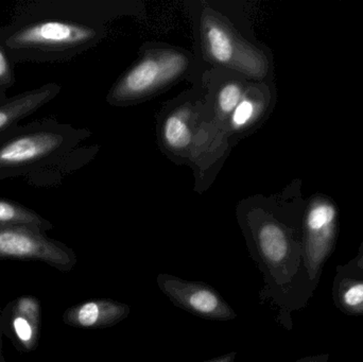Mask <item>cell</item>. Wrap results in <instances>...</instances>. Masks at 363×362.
Here are the masks:
<instances>
[{
    "instance_id": "obj_18",
    "label": "cell",
    "mask_w": 363,
    "mask_h": 362,
    "mask_svg": "<svg viewBox=\"0 0 363 362\" xmlns=\"http://www.w3.org/2000/svg\"><path fill=\"white\" fill-rule=\"evenodd\" d=\"M236 352H230L228 353V354L222 355V356L217 357V358L211 359V361L204 362H234L235 359H236Z\"/></svg>"
},
{
    "instance_id": "obj_20",
    "label": "cell",
    "mask_w": 363,
    "mask_h": 362,
    "mask_svg": "<svg viewBox=\"0 0 363 362\" xmlns=\"http://www.w3.org/2000/svg\"><path fill=\"white\" fill-rule=\"evenodd\" d=\"M6 98H8V96H0V103H1V102H4V100L6 99Z\"/></svg>"
},
{
    "instance_id": "obj_8",
    "label": "cell",
    "mask_w": 363,
    "mask_h": 362,
    "mask_svg": "<svg viewBox=\"0 0 363 362\" xmlns=\"http://www.w3.org/2000/svg\"><path fill=\"white\" fill-rule=\"evenodd\" d=\"M61 91V85L47 83L42 86L8 97L0 103V132L19 125L23 119L52 101Z\"/></svg>"
},
{
    "instance_id": "obj_15",
    "label": "cell",
    "mask_w": 363,
    "mask_h": 362,
    "mask_svg": "<svg viewBox=\"0 0 363 362\" xmlns=\"http://www.w3.org/2000/svg\"><path fill=\"white\" fill-rule=\"evenodd\" d=\"M256 104L253 100L242 99L234 112L232 113V125L234 128H245L255 117Z\"/></svg>"
},
{
    "instance_id": "obj_6",
    "label": "cell",
    "mask_w": 363,
    "mask_h": 362,
    "mask_svg": "<svg viewBox=\"0 0 363 362\" xmlns=\"http://www.w3.org/2000/svg\"><path fill=\"white\" fill-rule=\"evenodd\" d=\"M42 308L33 295H21L6 304L0 314V327L21 353L36 350L40 335Z\"/></svg>"
},
{
    "instance_id": "obj_5",
    "label": "cell",
    "mask_w": 363,
    "mask_h": 362,
    "mask_svg": "<svg viewBox=\"0 0 363 362\" xmlns=\"http://www.w3.org/2000/svg\"><path fill=\"white\" fill-rule=\"evenodd\" d=\"M187 63L185 55L174 51L149 55L125 74L117 86L116 97L125 100L146 95L180 76Z\"/></svg>"
},
{
    "instance_id": "obj_16",
    "label": "cell",
    "mask_w": 363,
    "mask_h": 362,
    "mask_svg": "<svg viewBox=\"0 0 363 362\" xmlns=\"http://www.w3.org/2000/svg\"><path fill=\"white\" fill-rule=\"evenodd\" d=\"M337 273L363 278V244L355 259L336 268Z\"/></svg>"
},
{
    "instance_id": "obj_13",
    "label": "cell",
    "mask_w": 363,
    "mask_h": 362,
    "mask_svg": "<svg viewBox=\"0 0 363 362\" xmlns=\"http://www.w3.org/2000/svg\"><path fill=\"white\" fill-rule=\"evenodd\" d=\"M242 99V87L238 83H228L220 91L218 106L224 114H232Z\"/></svg>"
},
{
    "instance_id": "obj_1",
    "label": "cell",
    "mask_w": 363,
    "mask_h": 362,
    "mask_svg": "<svg viewBox=\"0 0 363 362\" xmlns=\"http://www.w3.org/2000/svg\"><path fill=\"white\" fill-rule=\"evenodd\" d=\"M85 17L80 2L23 0L0 27V43L14 64L66 61L97 38V30Z\"/></svg>"
},
{
    "instance_id": "obj_11",
    "label": "cell",
    "mask_w": 363,
    "mask_h": 362,
    "mask_svg": "<svg viewBox=\"0 0 363 362\" xmlns=\"http://www.w3.org/2000/svg\"><path fill=\"white\" fill-rule=\"evenodd\" d=\"M207 49L213 61L220 64L230 63L235 53L234 40L230 34L218 23L205 26Z\"/></svg>"
},
{
    "instance_id": "obj_7",
    "label": "cell",
    "mask_w": 363,
    "mask_h": 362,
    "mask_svg": "<svg viewBox=\"0 0 363 362\" xmlns=\"http://www.w3.org/2000/svg\"><path fill=\"white\" fill-rule=\"evenodd\" d=\"M131 314L128 304L112 299H94L67 308L62 320L70 327L102 329L115 327Z\"/></svg>"
},
{
    "instance_id": "obj_17",
    "label": "cell",
    "mask_w": 363,
    "mask_h": 362,
    "mask_svg": "<svg viewBox=\"0 0 363 362\" xmlns=\"http://www.w3.org/2000/svg\"><path fill=\"white\" fill-rule=\"evenodd\" d=\"M296 362H330V354H318L313 356L304 357Z\"/></svg>"
},
{
    "instance_id": "obj_9",
    "label": "cell",
    "mask_w": 363,
    "mask_h": 362,
    "mask_svg": "<svg viewBox=\"0 0 363 362\" xmlns=\"http://www.w3.org/2000/svg\"><path fill=\"white\" fill-rule=\"evenodd\" d=\"M335 306L347 316L363 315V278L337 273L332 289Z\"/></svg>"
},
{
    "instance_id": "obj_14",
    "label": "cell",
    "mask_w": 363,
    "mask_h": 362,
    "mask_svg": "<svg viewBox=\"0 0 363 362\" xmlns=\"http://www.w3.org/2000/svg\"><path fill=\"white\" fill-rule=\"evenodd\" d=\"M16 82L14 72V62L9 55L4 45L0 43V96H6L9 89Z\"/></svg>"
},
{
    "instance_id": "obj_12",
    "label": "cell",
    "mask_w": 363,
    "mask_h": 362,
    "mask_svg": "<svg viewBox=\"0 0 363 362\" xmlns=\"http://www.w3.org/2000/svg\"><path fill=\"white\" fill-rule=\"evenodd\" d=\"M164 140L174 150H183L191 142V132L187 120L182 114H172L163 127Z\"/></svg>"
},
{
    "instance_id": "obj_19",
    "label": "cell",
    "mask_w": 363,
    "mask_h": 362,
    "mask_svg": "<svg viewBox=\"0 0 363 362\" xmlns=\"http://www.w3.org/2000/svg\"><path fill=\"white\" fill-rule=\"evenodd\" d=\"M2 337H4V334H2L1 327H0V362H6V357L4 355V341H2Z\"/></svg>"
},
{
    "instance_id": "obj_4",
    "label": "cell",
    "mask_w": 363,
    "mask_h": 362,
    "mask_svg": "<svg viewBox=\"0 0 363 362\" xmlns=\"http://www.w3.org/2000/svg\"><path fill=\"white\" fill-rule=\"evenodd\" d=\"M157 284L176 307L205 320L232 321L235 310L211 285L186 281L168 273H160Z\"/></svg>"
},
{
    "instance_id": "obj_2",
    "label": "cell",
    "mask_w": 363,
    "mask_h": 362,
    "mask_svg": "<svg viewBox=\"0 0 363 362\" xmlns=\"http://www.w3.org/2000/svg\"><path fill=\"white\" fill-rule=\"evenodd\" d=\"M78 130L53 118L30 121L0 132V181L21 180L52 188L77 165Z\"/></svg>"
},
{
    "instance_id": "obj_10",
    "label": "cell",
    "mask_w": 363,
    "mask_h": 362,
    "mask_svg": "<svg viewBox=\"0 0 363 362\" xmlns=\"http://www.w3.org/2000/svg\"><path fill=\"white\" fill-rule=\"evenodd\" d=\"M0 225H26L44 232L52 230L50 221L12 200L0 199Z\"/></svg>"
},
{
    "instance_id": "obj_3",
    "label": "cell",
    "mask_w": 363,
    "mask_h": 362,
    "mask_svg": "<svg viewBox=\"0 0 363 362\" xmlns=\"http://www.w3.org/2000/svg\"><path fill=\"white\" fill-rule=\"evenodd\" d=\"M0 259L42 261L62 272L77 265L74 250L43 230L26 225H0Z\"/></svg>"
}]
</instances>
